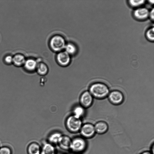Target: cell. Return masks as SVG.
Instances as JSON below:
<instances>
[{"mask_svg": "<svg viewBox=\"0 0 154 154\" xmlns=\"http://www.w3.org/2000/svg\"><path fill=\"white\" fill-rule=\"evenodd\" d=\"M89 92L92 96L97 99H103L109 94V89L105 84L96 83L91 85Z\"/></svg>", "mask_w": 154, "mask_h": 154, "instance_id": "cell-1", "label": "cell"}, {"mask_svg": "<svg viewBox=\"0 0 154 154\" xmlns=\"http://www.w3.org/2000/svg\"><path fill=\"white\" fill-rule=\"evenodd\" d=\"M85 139L81 136H77L72 139L70 150L72 152L79 154L83 152L87 147Z\"/></svg>", "mask_w": 154, "mask_h": 154, "instance_id": "cell-2", "label": "cell"}, {"mask_svg": "<svg viewBox=\"0 0 154 154\" xmlns=\"http://www.w3.org/2000/svg\"><path fill=\"white\" fill-rule=\"evenodd\" d=\"M49 44L53 51L57 52L62 51L64 49L66 45L64 38L59 35L52 36L50 40Z\"/></svg>", "mask_w": 154, "mask_h": 154, "instance_id": "cell-3", "label": "cell"}, {"mask_svg": "<svg viewBox=\"0 0 154 154\" xmlns=\"http://www.w3.org/2000/svg\"><path fill=\"white\" fill-rule=\"evenodd\" d=\"M68 130L72 133L79 132L82 126V122L80 118L72 116L67 119L66 123Z\"/></svg>", "mask_w": 154, "mask_h": 154, "instance_id": "cell-4", "label": "cell"}, {"mask_svg": "<svg viewBox=\"0 0 154 154\" xmlns=\"http://www.w3.org/2000/svg\"><path fill=\"white\" fill-rule=\"evenodd\" d=\"M79 132L81 136L85 139L93 137L95 131L94 126L92 124L88 123L82 125Z\"/></svg>", "mask_w": 154, "mask_h": 154, "instance_id": "cell-5", "label": "cell"}, {"mask_svg": "<svg viewBox=\"0 0 154 154\" xmlns=\"http://www.w3.org/2000/svg\"><path fill=\"white\" fill-rule=\"evenodd\" d=\"M56 58L58 63L62 66H67L70 61V56L65 51L59 52L57 55Z\"/></svg>", "mask_w": 154, "mask_h": 154, "instance_id": "cell-6", "label": "cell"}, {"mask_svg": "<svg viewBox=\"0 0 154 154\" xmlns=\"http://www.w3.org/2000/svg\"><path fill=\"white\" fill-rule=\"evenodd\" d=\"M72 139L68 135H63L57 144L62 149L68 151L70 150Z\"/></svg>", "mask_w": 154, "mask_h": 154, "instance_id": "cell-7", "label": "cell"}, {"mask_svg": "<svg viewBox=\"0 0 154 154\" xmlns=\"http://www.w3.org/2000/svg\"><path fill=\"white\" fill-rule=\"evenodd\" d=\"M109 94V100L113 104H119L121 103L123 101V95L119 91H113Z\"/></svg>", "mask_w": 154, "mask_h": 154, "instance_id": "cell-8", "label": "cell"}, {"mask_svg": "<svg viewBox=\"0 0 154 154\" xmlns=\"http://www.w3.org/2000/svg\"><path fill=\"white\" fill-rule=\"evenodd\" d=\"M149 11L145 8H140L136 9L133 12L135 18L137 20H143L146 19L149 16Z\"/></svg>", "mask_w": 154, "mask_h": 154, "instance_id": "cell-9", "label": "cell"}, {"mask_svg": "<svg viewBox=\"0 0 154 154\" xmlns=\"http://www.w3.org/2000/svg\"><path fill=\"white\" fill-rule=\"evenodd\" d=\"M92 97L90 93L88 91L84 92L80 98L82 104L85 107H88L90 106L93 101Z\"/></svg>", "mask_w": 154, "mask_h": 154, "instance_id": "cell-10", "label": "cell"}, {"mask_svg": "<svg viewBox=\"0 0 154 154\" xmlns=\"http://www.w3.org/2000/svg\"><path fill=\"white\" fill-rule=\"evenodd\" d=\"M56 152L54 146L47 141L41 146V154H56Z\"/></svg>", "mask_w": 154, "mask_h": 154, "instance_id": "cell-11", "label": "cell"}, {"mask_svg": "<svg viewBox=\"0 0 154 154\" xmlns=\"http://www.w3.org/2000/svg\"><path fill=\"white\" fill-rule=\"evenodd\" d=\"M41 146L38 143L33 142L28 145L27 148L28 154H41Z\"/></svg>", "mask_w": 154, "mask_h": 154, "instance_id": "cell-12", "label": "cell"}, {"mask_svg": "<svg viewBox=\"0 0 154 154\" xmlns=\"http://www.w3.org/2000/svg\"><path fill=\"white\" fill-rule=\"evenodd\" d=\"M63 135L59 131H55L51 133L48 136L47 142L54 146L57 145Z\"/></svg>", "mask_w": 154, "mask_h": 154, "instance_id": "cell-13", "label": "cell"}, {"mask_svg": "<svg viewBox=\"0 0 154 154\" xmlns=\"http://www.w3.org/2000/svg\"><path fill=\"white\" fill-rule=\"evenodd\" d=\"M94 127L95 132L99 134H103L105 133L108 129V126L107 124L103 122L97 123Z\"/></svg>", "mask_w": 154, "mask_h": 154, "instance_id": "cell-14", "label": "cell"}, {"mask_svg": "<svg viewBox=\"0 0 154 154\" xmlns=\"http://www.w3.org/2000/svg\"><path fill=\"white\" fill-rule=\"evenodd\" d=\"M26 60L24 56L20 54H16L13 57V63L17 66L24 65Z\"/></svg>", "mask_w": 154, "mask_h": 154, "instance_id": "cell-15", "label": "cell"}, {"mask_svg": "<svg viewBox=\"0 0 154 154\" xmlns=\"http://www.w3.org/2000/svg\"><path fill=\"white\" fill-rule=\"evenodd\" d=\"M23 65L26 70L31 71L36 68L37 64L35 60L29 59L26 60Z\"/></svg>", "mask_w": 154, "mask_h": 154, "instance_id": "cell-16", "label": "cell"}, {"mask_svg": "<svg viewBox=\"0 0 154 154\" xmlns=\"http://www.w3.org/2000/svg\"><path fill=\"white\" fill-rule=\"evenodd\" d=\"M65 51L70 55L74 54L77 52L76 47L73 44L68 43L66 44L65 48Z\"/></svg>", "mask_w": 154, "mask_h": 154, "instance_id": "cell-17", "label": "cell"}, {"mask_svg": "<svg viewBox=\"0 0 154 154\" xmlns=\"http://www.w3.org/2000/svg\"><path fill=\"white\" fill-rule=\"evenodd\" d=\"M36 69L38 73L41 75L46 74L48 71V68L47 65L43 63L37 64Z\"/></svg>", "mask_w": 154, "mask_h": 154, "instance_id": "cell-18", "label": "cell"}, {"mask_svg": "<svg viewBox=\"0 0 154 154\" xmlns=\"http://www.w3.org/2000/svg\"><path fill=\"white\" fill-rule=\"evenodd\" d=\"M83 108L80 106L76 107L74 109V116L76 118H80L84 113Z\"/></svg>", "mask_w": 154, "mask_h": 154, "instance_id": "cell-19", "label": "cell"}, {"mask_svg": "<svg viewBox=\"0 0 154 154\" xmlns=\"http://www.w3.org/2000/svg\"><path fill=\"white\" fill-rule=\"evenodd\" d=\"M144 0H130L128 1L129 5L133 7H138L140 6L144 3Z\"/></svg>", "mask_w": 154, "mask_h": 154, "instance_id": "cell-20", "label": "cell"}, {"mask_svg": "<svg viewBox=\"0 0 154 154\" xmlns=\"http://www.w3.org/2000/svg\"><path fill=\"white\" fill-rule=\"evenodd\" d=\"M147 38L151 41L154 40V28L153 27L147 30L146 33Z\"/></svg>", "mask_w": 154, "mask_h": 154, "instance_id": "cell-21", "label": "cell"}, {"mask_svg": "<svg viewBox=\"0 0 154 154\" xmlns=\"http://www.w3.org/2000/svg\"><path fill=\"white\" fill-rule=\"evenodd\" d=\"M11 149L8 147L4 146L0 148V154H11Z\"/></svg>", "mask_w": 154, "mask_h": 154, "instance_id": "cell-22", "label": "cell"}, {"mask_svg": "<svg viewBox=\"0 0 154 154\" xmlns=\"http://www.w3.org/2000/svg\"><path fill=\"white\" fill-rule=\"evenodd\" d=\"M4 61L8 64L13 63V57L11 55H7L4 58Z\"/></svg>", "mask_w": 154, "mask_h": 154, "instance_id": "cell-23", "label": "cell"}, {"mask_svg": "<svg viewBox=\"0 0 154 154\" xmlns=\"http://www.w3.org/2000/svg\"><path fill=\"white\" fill-rule=\"evenodd\" d=\"M149 16L151 19L152 20H153L154 19V9L153 8L149 12Z\"/></svg>", "mask_w": 154, "mask_h": 154, "instance_id": "cell-24", "label": "cell"}, {"mask_svg": "<svg viewBox=\"0 0 154 154\" xmlns=\"http://www.w3.org/2000/svg\"><path fill=\"white\" fill-rule=\"evenodd\" d=\"M140 154H152V153L149 151H146L141 153Z\"/></svg>", "mask_w": 154, "mask_h": 154, "instance_id": "cell-25", "label": "cell"}, {"mask_svg": "<svg viewBox=\"0 0 154 154\" xmlns=\"http://www.w3.org/2000/svg\"><path fill=\"white\" fill-rule=\"evenodd\" d=\"M151 4H153L154 3V0H150L148 1Z\"/></svg>", "mask_w": 154, "mask_h": 154, "instance_id": "cell-26", "label": "cell"}, {"mask_svg": "<svg viewBox=\"0 0 154 154\" xmlns=\"http://www.w3.org/2000/svg\"><path fill=\"white\" fill-rule=\"evenodd\" d=\"M56 154H62L61 153H59V152H56Z\"/></svg>", "mask_w": 154, "mask_h": 154, "instance_id": "cell-27", "label": "cell"}, {"mask_svg": "<svg viewBox=\"0 0 154 154\" xmlns=\"http://www.w3.org/2000/svg\"><path fill=\"white\" fill-rule=\"evenodd\" d=\"M69 154H76V153H74L72 152V153H70Z\"/></svg>", "mask_w": 154, "mask_h": 154, "instance_id": "cell-28", "label": "cell"}]
</instances>
